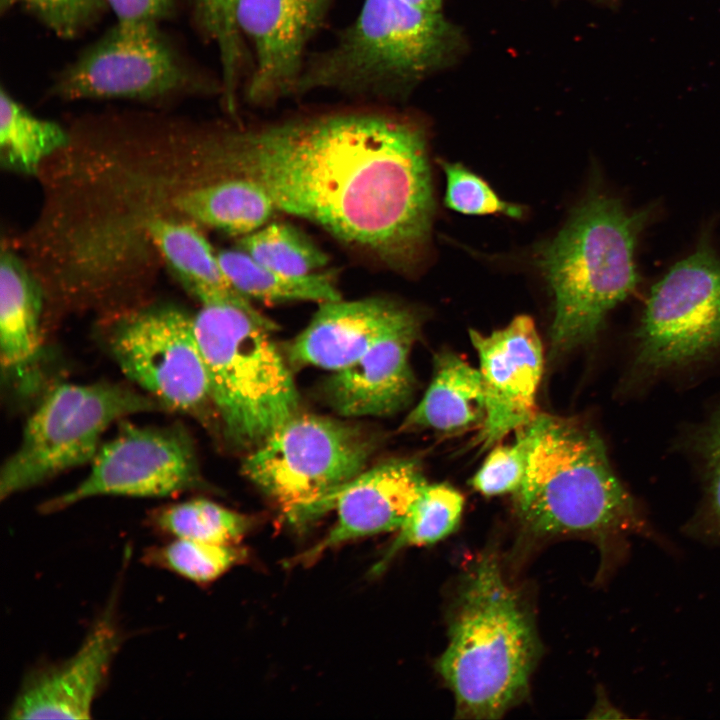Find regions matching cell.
Returning <instances> with one entry per match:
<instances>
[{"mask_svg":"<svg viewBox=\"0 0 720 720\" xmlns=\"http://www.w3.org/2000/svg\"><path fill=\"white\" fill-rule=\"evenodd\" d=\"M485 397L479 369L458 355L443 351L434 359L432 380L401 430L458 432L482 425Z\"/></svg>","mask_w":720,"mask_h":720,"instance_id":"obj_21","label":"cell"},{"mask_svg":"<svg viewBox=\"0 0 720 720\" xmlns=\"http://www.w3.org/2000/svg\"><path fill=\"white\" fill-rule=\"evenodd\" d=\"M151 396L109 382L55 386L31 414L0 472L2 500L91 463L108 427L127 416L164 411Z\"/></svg>","mask_w":720,"mask_h":720,"instance_id":"obj_8","label":"cell"},{"mask_svg":"<svg viewBox=\"0 0 720 720\" xmlns=\"http://www.w3.org/2000/svg\"><path fill=\"white\" fill-rule=\"evenodd\" d=\"M145 229L170 270L201 305L228 303L276 329L273 321L259 313L249 299L231 285L217 254L192 222L159 217L149 221Z\"/></svg>","mask_w":720,"mask_h":720,"instance_id":"obj_20","label":"cell"},{"mask_svg":"<svg viewBox=\"0 0 720 720\" xmlns=\"http://www.w3.org/2000/svg\"><path fill=\"white\" fill-rule=\"evenodd\" d=\"M464 47L440 11L408 0H364L326 49L308 55L295 96L333 91L363 100L406 98Z\"/></svg>","mask_w":720,"mask_h":720,"instance_id":"obj_4","label":"cell"},{"mask_svg":"<svg viewBox=\"0 0 720 720\" xmlns=\"http://www.w3.org/2000/svg\"><path fill=\"white\" fill-rule=\"evenodd\" d=\"M48 28L72 38L92 24L107 5L104 0H21Z\"/></svg>","mask_w":720,"mask_h":720,"instance_id":"obj_33","label":"cell"},{"mask_svg":"<svg viewBox=\"0 0 720 720\" xmlns=\"http://www.w3.org/2000/svg\"><path fill=\"white\" fill-rule=\"evenodd\" d=\"M599 1H603V2H608V3H609V2H612V1H615V0H599Z\"/></svg>","mask_w":720,"mask_h":720,"instance_id":"obj_37","label":"cell"},{"mask_svg":"<svg viewBox=\"0 0 720 720\" xmlns=\"http://www.w3.org/2000/svg\"><path fill=\"white\" fill-rule=\"evenodd\" d=\"M108 346L125 376L165 410L202 419L214 408L193 316L169 306L130 313Z\"/></svg>","mask_w":720,"mask_h":720,"instance_id":"obj_10","label":"cell"},{"mask_svg":"<svg viewBox=\"0 0 720 720\" xmlns=\"http://www.w3.org/2000/svg\"><path fill=\"white\" fill-rule=\"evenodd\" d=\"M217 257L231 285L248 299L272 303L342 299L334 271L288 275L259 264L238 248L222 250Z\"/></svg>","mask_w":720,"mask_h":720,"instance_id":"obj_23","label":"cell"},{"mask_svg":"<svg viewBox=\"0 0 720 720\" xmlns=\"http://www.w3.org/2000/svg\"><path fill=\"white\" fill-rule=\"evenodd\" d=\"M446 177L444 204L446 207L467 215L505 214L521 218L524 208L506 202L481 177L461 163L438 160Z\"/></svg>","mask_w":720,"mask_h":720,"instance_id":"obj_31","label":"cell"},{"mask_svg":"<svg viewBox=\"0 0 720 720\" xmlns=\"http://www.w3.org/2000/svg\"><path fill=\"white\" fill-rule=\"evenodd\" d=\"M419 330L417 314L388 298L323 302L290 345L289 360L295 366L311 365L336 371L383 341L418 336Z\"/></svg>","mask_w":720,"mask_h":720,"instance_id":"obj_16","label":"cell"},{"mask_svg":"<svg viewBox=\"0 0 720 720\" xmlns=\"http://www.w3.org/2000/svg\"><path fill=\"white\" fill-rule=\"evenodd\" d=\"M117 19V26L132 32L158 29L170 13L174 0H104Z\"/></svg>","mask_w":720,"mask_h":720,"instance_id":"obj_34","label":"cell"},{"mask_svg":"<svg viewBox=\"0 0 720 720\" xmlns=\"http://www.w3.org/2000/svg\"><path fill=\"white\" fill-rule=\"evenodd\" d=\"M88 475L73 489L40 506L55 513L99 496L160 498L201 489L203 479L190 435L182 426H141L123 421L102 443Z\"/></svg>","mask_w":720,"mask_h":720,"instance_id":"obj_11","label":"cell"},{"mask_svg":"<svg viewBox=\"0 0 720 720\" xmlns=\"http://www.w3.org/2000/svg\"><path fill=\"white\" fill-rule=\"evenodd\" d=\"M409 2L432 11H440L442 0H408Z\"/></svg>","mask_w":720,"mask_h":720,"instance_id":"obj_35","label":"cell"},{"mask_svg":"<svg viewBox=\"0 0 720 720\" xmlns=\"http://www.w3.org/2000/svg\"><path fill=\"white\" fill-rule=\"evenodd\" d=\"M513 444L494 447L472 477L471 485L485 496L515 492L526 467L527 447L522 433L516 431Z\"/></svg>","mask_w":720,"mask_h":720,"instance_id":"obj_32","label":"cell"},{"mask_svg":"<svg viewBox=\"0 0 720 720\" xmlns=\"http://www.w3.org/2000/svg\"><path fill=\"white\" fill-rule=\"evenodd\" d=\"M16 0H0L1 10L9 8Z\"/></svg>","mask_w":720,"mask_h":720,"instance_id":"obj_36","label":"cell"},{"mask_svg":"<svg viewBox=\"0 0 720 720\" xmlns=\"http://www.w3.org/2000/svg\"><path fill=\"white\" fill-rule=\"evenodd\" d=\"M214 180L245 178L276 209L398 269L430 239L434 198L426 136L415 121L375 110L289 118L203 136Z\"/></svg>","mask_w":720,"mask_h":720,"instance_id":"obj_1","label":"cell"},{"mask_svg":"<svg viewBox=\"0 0 720 720\" xmlns=\"http://www.w3.org/2000/svg\"><path fill=\"white\" fill-rule=\"evenodd\" d=\"M335 0H240L237 21L252 67L242 95L254 106H270L295 95L312 39Z\"/></svg>","mask_w":720,"mask_h":720,"instance_id":"obj_13","label":"cell"},{"mask_svg":"<svg viewBox=\"0 0 720 720\" xmlns=\"http://www.w3.org/2000/svg\"><path fill=\"white\" fill-rule=\"evenodd\" d=\"M169 202L187 221L241 236L263 227L276 210L259 185L236 177L184 188Z\"/></svg>","mask_w":720,"mask_h":720,"instance_id":"obj_22","label":"cell"},{"mask_svg":"<svg viewBox=\"0 0 720 720\" xmlns=\"http://www.w3.org/2000/svg\"><path fill=\"white\" fill-rule=\"evenodd\" d=\"M243 551L236 545L172 538L147 548L141 560L197 584L212 582L238 564Z\"/></svg>","mask_w":720,"mask_h":720,"instance_id":"obj_29","label":"cell"},{"mask_svg":"<svg viewBox=\"0 0 720 720\" xmlns=\"http://www.w3.org/2000/svg\"><path fill=\"white\" fill-rule=\"evenodd\" d=\"M417 336L381 342L348 366L334 371L325 387L328 402L347 417L386 416L411 400L415 379L409 352Z\"/></svg>","mask_w":720,"mask_h":720,"instance_id":"obj_18","label":"cell"},{"mask_svg":"<svg viewBox=\"0 0 720 720\" xmlns=\"http://www.w3.org/2000/svg\"><path fill=\"white\" fill-rule=\"evenodd\" d=\"M649 218V209L631 213L618 199L593 193L540 251L554 295V354L592 342L608 312L634 290V250Z\"/></svg>","mask_w":720,"mask_h":720,"instance_id":"obj_5","label":"cell"},{"mask_svg":"<svg viewBox=\"0 0 720 720\" xmlns=\"http://www.w3.org/2000/svg\"><path fill=\"white\" fill-rule=\"evenodd\" d=\"M68 142L57 123L34 116L3 88L0 94V160L3 167L32 174Z\"/></svg>","mask_w":720,"mask_h":720,"instance_id":"obj_24","label":"cell"},{"mask_svg":"<svg viewBox=\"0 0 720 720\" xmlns=\"http://www.w3.org/2000/svg\"><path fill=\"white\" fill-rule=\"evenodd\" d=\"M426 484L412 459H391L363 471L333 497L335 525L301 560H314L357 538L398 531Z\"/></svg>","mask_w":720,"mask_h":720,"instance_id":"obj_17","label":"cell"},{"mask_svg":"<svg viewBox=\"0 0 720 720\" xmlns=\"http://www.w3.org/2000/svg\"><path fill=\"white\" fill-rule=\"evenodd\" d=\"M193 317L224 430L236 444L256 447L299 406L292 375L268 335L273 330L228 303L202 305Z\"/></svg>","mask_w":720,"mask_h":720,"instance_id":"obj_6","label":"cell"},{"mask_svg":"<svg viewBox=\"0 0 720 720\" xmlns=\"http://www.w3.org/2000/svg\"><path fill=\"white\" fill-rule=\"evenodd\" d=\"M464 507L462 494L446 483L426 484L383 558L373 569L382 571L401 549L434 544L457 528Z\"/></svg>","mask_w":720,"mask_h":720,"instance_id":"obj_27","label":"cell"},{"mask_svg":"<svg viewBox=\"0 0 720 720\" xmlns=\"http://www.w3.org/2000/svg\"><path fill=\"white\" fill-rule=\"evenodd\" d=\"M115 599L93 624L78 650L65 660L26 674L9 719H88L123 642Z\"/></svg>","mask_w":720,"mask_h":720,"instance_id":"obj_15","label":"cell"},{"mask_svg":"<svg viewBox=\"0 0 720 720\" xmlns=\"http://www.w3.org/2000/svg\"><path fill=\"white\" fill-rule=\"evenodd\" d=\"M703 480V501L687 523V535L720 545V410L700 429L695 438Z\"/></svg>","mask_w":720,"mask_h":720,"instance_id":"obj_30","label":"cell"},{"mask_svg":"<svg viewBox=\"0 0 720 720\" xmlns=\"http://www.w3.org/2000/svg\"><path fill=\"white\" fill-rule=\"evenodd\" d=\"M216 92L221 83L195 77L159 30L115 25L61 72L52 87L63 99H151L182 90Z\"/></svg>","mask_w":720,"mask_h":720,"instance_id":"obj_12","label":"cell"},{"mask_svg":"<svg viewBox=\"0 0 720 720\" xmlns=\"http://www.w3.org/2000/svg\"><path fill=\"white\" fill-rule=\"evenodd\" d=\"M42 296L24 265L9 251L0 263V363L15 390L30 394L41 382Z\"/></svg>","mask_w":720,"mask_h":720,"instance_id":"obj_19","label":"cell"},{"mask_svg":"<svg viewBox=\"0 0 720 720\" xmlns=\"http://www.w3.org/2000/svg\"><path fill=\"white\" fill-rule=\"evenodd\" d=\"M720 351V259L702 242L657 282L633 336L631 375L661 376Z\"/></svg>","mask_w":720,"mask_h":720,"instance_id":"obj_9","label":"cell"},{"mask_svg":"<svg viewBox=\"0 0 720 720\" xmlns=\"http://www.w3.org/2000/svg\"><path fill=\"white\" fill-rule=\"evenodd\" d=\"M469 335L479 356L484 388L485 418L477 443L485 451L537 415L543 347L535 323L527 315L515 317L489 335L475 330Z\"/></svg>","mask_w":720,"mask_h":720,"instance_id":"obj_14","label":"cell"},{"mask_svg":"<svg viewBox=\"0 0 720 720\" xmlns=\"http://www.w3.org/2000/svg\"><path fill=\"white\" fill-rule=\"evenodd\" d=\"M375 448L360 427L298 412L246 457L244 474L303 524L331 510L337 492L364 471Z\"/></svg>","mask_w":720,"mask_h":720,"instance_id":"obj_7","label":"cell"},{"mask_svg":"<svg viewBox=\"0 0 720 720\" xmlns=\"http://www.w3.org/2000/svg\"><path fill=\"white\" fill-rule=\"evenodd\" d=\"M259 264L288 275L323 269L329 256L302 230L288 222H272L242 236L237 247Z\"/></svg>","mask_w":720,"mask_h":720,"instance_id":"obj_28","label":"cell"},{"mask_svg":"<svg viewBox=\"0 0 720 720\" xmlns=\"http://www.w3.org/2000/svg\"><path fill=\"white\" fill-rule=\"evenodd\" d=\"M149 525L167 537L236 545L249 528V519L205 498L167 505L150 514Z\"/></svg>","mask_w":720,"mask_h":720,"instance_id":"obj_26","label":"cell"},{"mask_svg":"<svg viewBox=\"0 0 720 720\" xmlns=\"http://www.w3.org/2000/svg\"><path fill=\"white\" fill-rule=\"evenodd\" d=\"M239 1L192 0L199 29L218 51L221 98L224 106L232 112L252 67L250 50L237 21Z\"/></svg>","mask_w":720,"mask_h":720,"instance_id":"obj_25","label":"cell"},{"mask_svg":"<svg viewBox=\"0 0 720 720\" xmlns=\"http://www.w3.org/2000/svg\"><path fill=\"white\" fill-rule=\"evenodd\" d=\"M437 669L452 690L456 717L498 719L527 693L540 654L531 615L492 555L466 574Z\"/></svg>","mask_w":720,"mask_h":720,"instance_id":"obj_3","label":"cell"},{"mask_svg":"<svg viewBox=\"0 0 720 720\" xmlns=\"http://www.w3.org/2000/svg\"><path fill=\"white\" fill-rule=\"evenodd\" d=\"M518 430L527 459L513 501L528 531L588 536L598 543L607 564L612 557L616 562L624 557L628 535H650L642 510L616 477L591 427L537 413Z\"/></svg>","mask_w":720,"mask_h":720,"instance_id":"obj_2","label":"cell"}]
</instances>
